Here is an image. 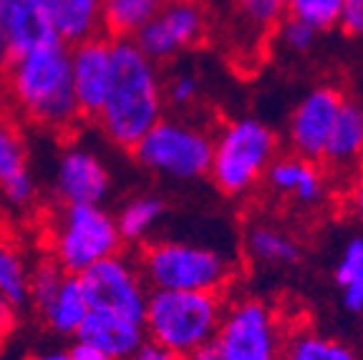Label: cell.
I'll return each mask as SVG.
<instances>
[{"instance_id":"12","label":"cell","mask_w":363,"mask_h":360,"mask_svg":"<svg viewBox=\"0 0 363 360\" xmlns=\"http://www.w3.org/2000/svg\"><path fill=\"white\" fill-rule=\"evenodd\" d=\"M113 38L99 33L71 45V86L81 118H96L111 84Z\"/></svg>"},{"instance_id":"6","label":"cell","mask_w":363,"mask_h":360,"mask_svg":"<svg viewBox=\"0 0 363 360\" xmlns=\"http://www.w3.org/2000/svg\"><path fill=\"white\" fill-rule=\"evenodd\" d=\"M144 169L177 181H192L210 171L212 134L179 116H162L131 149Z\"/></svg>"},{"instance_id":"35","label":"cell","mask_w":363,"mask_h":360,"mask_svg":"<svg viewBox=\"0 0 363 360\" xmlns=\"http://www.w3.org/2000/svg\"><path fill=\"white\" fill-rule=\"evenodd\" d=\"M13 327H16V305H11L0 295V343L11 335Z\"/></svg>"},{"instance_id":"32","label":"cell","mask_w":363,"mask_h":360,"mask_svg":"<svg viewBox=\"0 0 363 360\" xmlns=\"http://www.w3.org/2000/svg\"><path fill=\"white\" fill-rule=\"evenodd\" d=\"M0 194H3V199H6L11 207H28L35 197V181H33L30 169L21 171V174L3 181V184H0Z\"/></svg>"},{"instance_id":"29","label":"cell","mask_w":363,"mask_h":360,"mask_svg":"<svg viewBox=\"0 0 363 360\" xmlns=\"http://www.w3.org/2000/svg\"><path fill=\"white\" fill-rule=\"evenodd\" d=\"M278 26H280L278 28L280 43H283V48L290 53H308L318 38L315 28H311L308 23L298 21V18H293V16L283 18Z\"/></svg>"},{"instance_id":"30","label":"cell","mask_w":363,"mask_h":360,"mask_svg":"<svg viewBox=\"0 0 363 360\" xmlns=\"http://www.w3.org/2000/svg\"><path fill=\"white\" fill-rule=\"evenodd\" d=\"M245 18L257 28H272L285 16V0H235Z\"/></svg>"},{"instance_id":"3","label":"cell","mask_w":363,"mask_h":360,"mask_svg":"<svg viewBox=\"0 0 363 360\" xmlns=\"http://www.w3.org/2000/svg\"><path fill=\"white\" fill-rule=\"evenodd\" d=\"M278 134L255 116H238L212 136L210 171L215 186L227 197H245L278 157Z\"/></svg>"},{"instance_id":"1","label":"cell","mask_w":363,"mask_h":360,"mask_svg":"<svg viewBox=\"0 0 363 360\" xmlns=\"http://www.w3.org/2000/svg\"><path fill=\"white\" fill-rule=\"evenodd\" d=\"M164 84L159 63L139 51L131 38H113L111 84L96 121L104 136L121 149H134L164 116Z\"/></svg>"},{"instance_id":"24","label":"cell","mask_w":363,"mask_h":360,"mask_svg":"<svg viewBox=\"0 0 363 360\" xmlns=\"http://www.w3.org/2000/svg\"><path fill=\"white\" fill-rule=\"evenodd\" d=\"M164 217V202L159 197H136L116 217L121 242H142Z\"/></svg>"},{"instance_id":"31","label":"cell","mask_w":363,"mask_h":360,"mask_svg":"<svg viewBox=\"0 0 363 360\" xmlns=\"http://www.w3.org/2000/svg\"><path fill=\"white\" fill-rule=\"evenodd\" d=\"M199 99V79L189 71H179L164 84V103L174 108H187Z\"/></svg>"},{"instance_id":"37","label":"cell","mask_w":363,"mask_h":360,"mask_svg":"<svg viewBox=\"0 0 363 360\" xmlns=\"http://www.w3.org/2000/svg\"><path fill=\"white\" fill-rule=\"evenodd\" d=\"M182 360H225V358H222L220 350L215 348V343H210V345H202V348L192 350V353H187V355H182Z\"/></svg>"},{"instance_id":"18","label":"cell","mask_w":363,"mask_h":360,"mask_svg":"<svg viewBox=\"0 0 363 360\" xmlns=\"http://www.w3.org/2000/svg\"><path fill=\"white\" fill-rule=\"evenodd\" d=\"M45 8L58 40L66 45L104 33L101 0H45Z\"/></svg>"},{"instance_id":"10","label":"cell","mask_w":363,"mask_h":360,"mask_svg":"<svg viewBox=\"0 0 363 360\" xmlns=\"http://www.w3.org/2000/svg\"><path fill=\"white\" fill-rule=\"evenodd\" d=\"M204 26L207 21L197 0H167L131 40L154 63H164L194 48L202 40Z\"/></svg>"},{"instance_id":"4","label":"cell","mask_w":363,"mask_h":360,"mask_svg":"<svg viewBox=\"0 0 363 360\" xmlns=\"http://www.w3.org/2000/svg\"><path fill=\"white\" fill-rule=\"evenodd\" d=\"M222 310L220 293L152 290L144 310V332L172 353L187 355L215 340Z\"/></svg>"},{"instance_id":"8","label":"cell","mask_w":363,"mask_h":360,"mask_svg":"<svg viewBox=\"0 0 363 360\" xmlns=\"http://www.w3.org/2000/svg\"><path fill=\"white\" fill-rule=\"evenodd\" d=\"M212 343L225 360H283L285 332L265 300L240 298L225 305Z\"/></svg>"},{"instance_id":"36","label":"cell","mask_w":363,"mask_h":360,"mask_svg":"<svg viewBox=\"0 0 363 360\" xmlns=\"http://www.w3.org/2000/svg\"><path fill=\"white\" fill-rule=\"evenodd\" d=\"M68 355H71V360H113L111 355H106L104 350L94 348V345H89V343H81V340H76L74 348L68 350Z\"/></svg>"},{"instance_id":"2","label":"cell","mask_w":363,"mask_h":360,"mask_svg":"<svg viewBox=\"0 0 363 360\" xmlns=\"http://www.w3.org/2000/svg\"><path fill=\"white\" fill-rule=\"evenodd\" d=\"M8 96L23 116L48 131H68L81 118L71 86V45L51 40L6 61Z\"/></svg>"},{"instance_id":"39","label":"cell","mask_w":363,"mask_h":360,"mask_svg":"<svg viewBox=\"0 0 363 360\" xmlns=\"http://www.w3.org/2000/svg\"><path fill=\"white\" fill-rule=\"evenodd\" d=\"M8 101H11V96H8V84H6V74H0V113H3V108L8 106Z\"/></svg>"},{"instance_id":"28","label":"cell","mask_w":363,"mask_h":360,"mask_svg":"<svg viewBox=\"0 0 363 360\" xmlns=\"http://www.w3.org/2000/svg\"><path fill=\"white\" fill-rule=\"evenodd\" d=\"M63 277H66V270L58 265L56 259H40L38 265L33 267V272L28 275V303H33L40 310L56 295Z\"/></svg>"},{"instance_id":"15","label":"cell","mask_w":363,"mask_h":360,"mask_svg":"<svg viewBox=\"0 0 363 360\" xmlns=\"http://www.w3.org/2000/svg\"><path fill=\"white\" fill-rule=\"evenodd\" d=\"M265 184L272 194L298 204H318L325 197V174L318 162L301 154H278L275 162L267 167Z\"/></svg>"},{"instance_id":"13","label":"cell","mask_w":363,"mask_h":360,"mask_svg":"<svg viewBox=\"0 0 363 360\" xmlns=\"http://www.w3.org/2000/svg\"><path fill=\"white\" fill-rule=\"evenodd\" d=\"M111 189L104 162L86 147H68L58 157L53 191L61 204H101Z\"/></svg>"},{"instance_id":"26","label":"cell","mask_w":363,"mask_h":360,"mask_svg":"<svg viewBox=\"0 0 363 360\" xmlns=\"http://www.w3.org/2000/svg\"><path fill=\"white\" fill-rule=\"evenodd\" d=\"M28 169V152L18 126L0 113V184Z\"/></svg>"},{"instance_id":"27","label":"cell","mask_w":363,"mask_h":360,"mask_svg":"<svg viewBox=\"0 0 363 360\" xmlns=\"http://www.w3.org/2000/svg\"><path fill=\"white\" fill-rule=\"evenodd\" d=\"M340 6H343V0H285L288 16L308 23L318 33L338 26Z\"/></svg>"},{"instance_id":"22","label":"cell","mask_w":363,"mask_h":360,"mask_svg":"<svg viewBox=\"0 0 363 360\" xmlns=\"http://www.w3.org/2000/svg\"><path fill=\"white\" fill-rule=\"evenodd\" d=\"M335 285L348 313H363V237H351L335 262Z\"/></svg>"},{"instance_id":"23","label":"cell","mask_w":363,"mask_h":360,"mask_svg":"<svg viewBox=\"0 0 363 360\" xmlns=\"http://www.w3.org/2000/svg\"><path fill=\"white\" fill-rule=\"evenodd\" d=\"M283 360H358L356 350L315 330H298L285 338Z\"/></svg>"},{"instance_id":"7","label":"cell","mask_w":363,"mask_h":360,"mask_svg":"<svg viewBox=\"0 0 363 360\" xmlns=\"http://www.w3.org/2000/svg\"><path fill=\"white\" fill-rule=\"evenodd\" d=\"M119 249L121 235L116 217L101 204H63L51 230V252L68 275H81Z\"/></svg>"},{"instance_id":"25","label":"cell","mask_w":363,"mask_h":360,"mask_svg":"<svg viewBox=\"0 0 363 360\" xmlns=\"http://www.w3.org/2000/svg\"><path fill=\"white\" fill-rule=\"evenodd\" d=\"M28 265L13 244L0 240V295L21 308L28 303Z\"/></svg>"},{"instance_id":"9","label":"cell","mask_w":363,"mask_h":360,"mask_svg":"<svg viewBox=\"0 0 363 360\" xmlns=\"http://www.w3.org/2000/svg\"><path fill=\"white\" fill-rule=\"evenodd\" d=\"M79 277L84 282L91 310H104L126 320L144 322L149 290L139 267L131 259L116 252L111 257L99 259L96 265H91Z\"/></svg>"},{"instance_id":"33","label":"cell","mask_w":363,"mask_h":360,"mask_svg":"<svg viewBox=\"0 0 363 360\" xmlns=\"http://www.w3.org/2000/svg\"><path fill=\"white\" fill-rule=\"evenodd\" d=\"M338 26L346 30L348 35L363 38V0H343Z\"/></svg>"},{"instance_id":"21","label":"cell","mask_w":363,"mask_h":360,"mask_svg":"<svg viewBox=\"0 0 363 360\" xmlns=\"http://www.w3.org/2000/svg\"><path fill=\"white\" fill-rule=\"evenodd\" d=\"M164 3L167 0H101L104 33L108 38H134Z\"/></svg>"},{"instance_id":"38","label":"cell","mask_w":363,"mask_h":360,"mask_svg":"<svg viewBox=\"0 0 363 360\" xmlns=\"http://www.w3.org/2000/svg\"><path fill=\"white\" fill-rule=\"evenodd\" d=\"M351 209L356 212V217L363 220V169L358 174V179L353 181V189H351Z\"/></svg>"},{"instance_id":"14","label":"cell","mask_w":363,"mask_h":360,"mask_svg":"<svg viewBox=\"0 0 363 360\" xmlns=\"http://www.w3.org/2000/svg\"><path fill=\"white\" fill-rule=\"evenodd\" d=\"M58 40L45 0H3L0 11V61Z\"/></svg>"},{"instance_id":"19","label":"cell","mask_w":363,"mask_h":360,"mask_svg":"<svg viewBox=\"0 0 363 360\" xmlns=\"http://www.w3.org/2000/svg\"><path fill=\"white\" fill-rule=\"evenodd\" d=\"M89 298H86L84 282L79 275H68L61 280L56 295H53L43 308L38 310L40 317L45 320V325L51 327L58 335H76L79 325L84 322V317L89 315Z\"/></svg>"},{"instance_id":"20","label":"cell","mask_w":363,"mask_h":360,"mask_svg":"<svg viewBox=\"0 0 363 360\" xmlns=\"http://www.w3.org/2000/svg\"><path fill=\"white\" fill-rule=\"evenodd\" d=\"M245 249L255 262L267 267L295 265L301 259V244L288 232L272 225H252L245 237Z\"/></svg>"},{"instance_id":"5","label":"cell","mask_w":363,"mask_h":360,"mask_svg":"<svg viewBox=\"0 0 363 360\" xmlns=\"http://www.w3.org/2000/svg\"><path fill=\"white\" fill-rule=\"evenodd\" d=\"M139 272L152 290L220 293L233 277V262L204 244L164 240L142 249Z\"/></svg>"},{"instance_id":"40","label":"cell","mask_w":363,"mask_h":360,"mask_svg":"<svg viewBox=\"0 0 363 360\" xmlns=\"http://www.w3.org/2000/svg\"><path fill=\"white\" fill-rule=\"evenodd\" d=\"M33 360H71V355H68V353H43V355H38V358H33Z\"/></svg>"},{"instance_id":"16","label":"cell","mask_w":363,"mask_h":360,"mask_svg":"<svg viewBox=\"0 0 363 360\" xmlns=\"http://www.w3.org/2000/svg\"><path fill=\"white\" fill-rule=\"evenodd\" d=\"M76 340L104 350L113 360H126L147 340V332H144V322L126 320L104 310H89V315L76 330Z\"/></svg>"},{"instance_id":"41","label":"cell","mask_w":363,"mask_h":360,"mask_svg":"<svg viewBox=\"0 0 363 360\" xmlns=\"http://www.w3.org/2000/svg\"><path fill=\"white\" fill-rule=\"evenodd\" d=\"M0 11H3V0H0Z\"/></svg>"},{"instance_id":"34","label":"cell","mask_w":363,"mask_h":360,"mask_svg":"<svg viewBox=\"0 0 363 360\" xmlns=\"http://www.w3.org/2000/svg\"><path fill=\"white\" fill-rule=\"evenodd\" d=\"M126 360H182V355L172 353L169 348H164V345H159L147 338Z\"/></svg>"},{"instance_id":"17","label":"cell","mask_w":363,"mask_h":360,"mask_svg":"<svg viewBox=\"0 0 363 360\" xmlns=\"http://www.w3.org/2000/svg\"><path fill=\"white\" fill-rule=\"evenodd\" d=\"M320 162L333 169H353L363 164V101L343 99Z\"/></svg>"},{"instance_id":"11","label":"cell","mask_w":363,"mask_h":360,"mask_svg":"<svg viewBox=\"0 0 363 360\" xmlns=\"http://www.w3.org/2000/svg\"><path fill=\"white\" fill-rule=\"evenodd\" d=\"M346 96L335 86H315L301 101L295 103L288 118V141L293 154H301L313 162H320L325 152V141L335 124Z\"/></svg>"}]
</instances>
